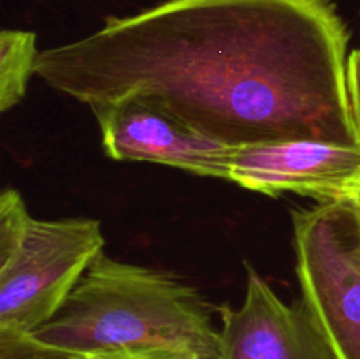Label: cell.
Here are the masks:
<instances>
[{"mask_svg": "<svg viewBox=\"0 0 360 359\" xmlns=\"http://www.w3.org/2000/svg\"><path fill=\"white\" fill-rule=\"evenodd\" d=\"M83 359H202L190 348L183 347H130L81 354Z\"/></svg>", "mask_w": 360, "mask_h": 359, "instance_id": "8fae6325", "label": "cell"}, {"mask_svg": "<svg viewBox=\"0 0 360 359\" xmlns=\"http://www.w3.org/2000/svg\"><path fill=\"white\" fill-rule=\"evenodd\" d=\"M218 312L220 359H336L304 303L281 301L252 264L243 305Z\"/></svg>", "mask_w": 360, "mask_h": 359, "instance_id": "8992f818", "label": "cell"}, {"mask_svg": "<svg viewBox=\"0 0 360 359\" xmlns=\"http://www.w3.org/2000/svg\"><path fill=\"white\" fill-rule=\"evenodd\" d=\"M308 312L336 359H360V213L347 199L292 211Z\"/></svg>", "mask_w": 360, "mask_h": 359, "instance_id": "3957f363", "label": "cell"}, {"mask_svg": "<svg viewBox=\"0 0 360 359\" xmlns=\"http://www.w3.org/2000/svg\"><path fill=\"white\" fill-rule=\"evenodd\" d=\"M0 359H83V355L44 344L32 333L0 331Z\"/></svg>", "mask_w": 360, "mask_h": 359, "instance_id": "30bf717a", "label": "cell"}, {"mask_svg": "<svg viewBox=\"0 0 360 359\" xmlns=\"http://www.w3.org/2000/svg\"><path fill=\"white\" fill-rule=\"evenodd\" d=\"M104 243L95 218H32L20 248L0 264V331L34 333L48 324Z\"/></svg>", "mask_w": 360, "mask_h": 359, "instance_id": "277c9868", "label": "cell"}, {"mask_svg": "<svg viewBox=\"0 0 360 359\" xmlns=\"http://www.w3.org/2000/svg\"><path fill=\"white\" fill-rule=\"evenodd\" d=\"M348 39L333 0H165L42 49L35 76L91 113L139 102L231 148L360 146Z\"/></svg>", "mask_w": 360, "mask_h": 359, "instance_id": "6da1fadb", "label": "cell"}, {"mask_svg": "<svg viewBox=\"0 0 360 359\" xmlns=\"http://www.w3.org/2000/svg\"><path fill=\"white\" fill-rule=\"evenodd\" d=\"M105 155L115 160L153 162L229 182L232 148L179 125L139 102L94 111Z\"/></svg>", "mask_w": 360, "mask_h": 359, "instance_id": "52a82bcc", "label": "cell"}, {"mask_svg": "<svg viewBox=\"0 0 360 359\" xmlns=\"http://www.w3.org/2000/svg\"><path fill=\"white\" fill-rule=\"evenodd\" d=\"M39 49L34 32L6 28L0 34V111L20 104L35 74Z\"/></svg>", "mask_w": 360, "mask_h": 359, "instance_id": "ba28073f", "label": "cell"}, {"mask_svg": "<svg viewBox=\"0 0 360 359\" xmlns=\"http://www.w3.org/2000/svg\"><path fill=\"white\" fill-rule=\"evenodd\" d=\"M35 338L76 354L130 347H183L220 359L213 306L171 273L101 253L65 305Z\"/></svg>", "mask_w": 360, "mask_h": 359, "instance_id": "7a4b0ae2", "label": "cell"}, {"mask_svg": "<svg viewBox=\"0 0 360 359\" xmlns=\"http://www.w3.org/2000/svg\"><path fill=\"white\" fill-rule=\"evenodd\" d=\"M341 199L350 201V203L357 208L359 213H360V175L350 183V185H348V189L345 190V194Z\"/></svg>", "mask_w": 360, "mask_h": 359, "instance_id": "4fadbf2b", "label": "cell"}, {"mask_svg": "<svg viewBox=\"0 0 360 359\" xmlns=\"http://www.w3.org/2000/svg\"><path fill=\"white\" fill-rule=\"evenodd\" d=\"M360 175V146L294 139L232 148L229 182L257 194L341 199Z\"/></svg>", "mask_w": 360, "mask_h": 359, "instance_id": "5b68a950", "label": "cell"}, {"mask_svg": "<svg viewBox=\"0 0 360 359\" xmlns=\"http://www.w3.org/2000/svg\"><path fill=\"white\" fill-rule=\"evenodd\" d=\"M348 92H350L352 113L360 141V49H355L348 56Z\"/></svg>", "mask_w": 360, "mask_h": 359, "instance_id": "7c38bea8", "label": "cell"}, {"mask_svg": "<svg viewBox=\"0 0 360 359\" xmlns=\"http://www.w3.org/2000/svg\"><path fill=\"white\" fill-rule=\"evenodd\" d=\"M32 218L21 194L14 189L4 190L0 196V264L20 248Z\"/></svg>", "mask_w": 360, "mask_h": 359, "instance_id": "9c48e42d", "label": "cell"}]
</instances>
